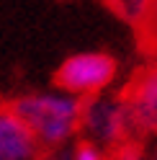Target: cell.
<instances>
[{"instance_id": "1", "label": "cell", "mask_w": 157, "mask_h": 160, "mask_svg": "<svg viewBox=\"0 0 157 160\" xmlns=\"http://www.w3.org/2000/svg\"><path fill=\"white\" fill-rule=\"evenodd\" d=\"M13 114L31 129L39 147H64L80 129L83 101L64 91H39L26 93L11 106Z\"/></svg>"}, {"instance_id": "2", "label": "cell", "mask_w": 157, "mask_h": 160, "mask_svg": "<svg viewBox=\"0 0 157 160\" xmlns=\"http://www.w3.org/2000/svg\"><path fill=\"white\" fill-rule=\"evenodd\" d=\"M77 132H83L88 145L103 150V152L126 145L134 127H131V116H129L124 96L101 93V96L83 101L80 129Z\"/></svg>"}, {"instance_id": "3", "label": "cell", "mask_w": 157, "mask_h": 160, "mask_svg": "<svg viewBox=\"0 0 157 160\" xmlns=\"http://www.w3.org/2000/svg\"><path fill=\"white\" fill-rule=\"evenodd\" d=\"M119 65L106 52H77L70 54L57 70V88L70 93L80 101H88L93 96L108 93L113 85Z\"/></svg>"}, {"instance_id": "4", "label": "cell", "mask_w": 157, "mask_h": 160, "mask_svg": "<svg viewBox=\"0 0 157 160\" xmlns=\"http://www.w3.org/2000/svg\"><path fill=\"white\" fill-rule=\"evenodd\" d=\"M124 101L129 108L134 132L157 137V62L144 67L131 80Z\"/></svg>"}, {"instance_id": "5", "label": "cell", "mask_w": 157, "mask_h": 160, "mask_svg": "<svg viewBox=\"0 0 157 160\" xmlns=\"http://www.w3.org/2000/svg\"><path fill=\"white\" fill-rule=\"evenodd\" d=\"M39 152L36 137L13 108H0V160H39Z\"/></svg>"}, {"instance_id": "6", "label": "cell", "mask_w": 157, "mask_h": 160, "mask_svg": "<svg viewBox=\"0 0 157 160\" xmlns=\"http://www.w3.org/2000/svg\"><path fill=\"white\" fill-rule=\"evenodd\" d=\"M152 0H113V5H116V11H119L126 21H131V23H142V18L147 13V8H150Z\"/></svg>"}, {"instance_id": "7", "label": "cell", "mask_w": 157, "mask_h": 160, "mask_svg": "<svg viewBox=\"0 0 157 160\" xmlns=\"http://www.w3.org/2000/svg\"><path fill=\"white\" fill-rule=\"evenodd\" d=\"M139 28H142L144 42L150 44L152 49H157V0L150 3V8H147V13H144V18H142Z\"/></svg>"}, {"instance_id": "8", "label": "cell", "mask_w": 157, "mask_h": 160, "mask_svg": "<svg viewBox=\"0 0 157 160\" xmlns=\"http://www.w3.org/2000/svg\"><path fill=\"white\" fill-rule=\"evenodd\" d=\"M70 160H106V155H103V150H98L88 142H80L70 152Z\"/></svg>"}, {"instance_id": "9", "label": "cell", "mask_w": 157, "mask_h": 160, "mask_svg": "<svg viewBox=\"0 0 157 160\" xmlns=\"http://www.w3.org/2000/svg\"><path fill=\"white\" fill-rule=\"evenodd\" d=\"M111 160H144V150L131 145V142H126V145L113 150V158Z\"/></svg>"}, {"instance_id": "10", "label": "cell", "mask_w": 157, "mask_h": 160, "mask_svg": "<svg viewBox=\"0 0 157 160\" xmlns=\"http://www.w3.org/2000/svg\"><path fill=\"white\" fill-rule=\"evenodd\" d=\"M144 160H157V137H152L150 147L144 150Z\"/></svg>"}, {"instance_id": "11", "label": "cell", "mask_w": 157, "mask_h": 160, "mask_svg": "<svg viewBox=\"0 0 157 160\" xmlns=\"http://www.w3.org/2000/svg\"><path fill=\"white\" fill-rule=\"evenodd\" d=\"M44 160H70V155H67V152H52V155L44 158Z\"/></svg>"}]
</instances>
